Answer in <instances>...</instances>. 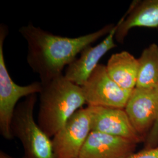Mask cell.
Masks as SVG:
<instances>
[{
  "label": "cell",
  "mask_w": 158,
  "mask_h": 158,
  "mask_svg": "<svg viewBox=\"0 0 158 158\" xmlns=\"http://www.w3.org/2000/svg\"><path fill=\"white\" fill-rule=\"evenodd\" d=\"M115 27L105 25L102 29L77 38L52 34L32 23L23 26L19 32L28 44L27 60L42 83L63 75V70L76 59L77 55L98 39L108 35Z\"/></svg>",
  "instance_id": "1"
},
{
  "label": "cell",
  "mask_w": 158,
  "mask_h": 158,
  "mask_svg": "<svg viewBox=\"0 0 158 158\" xmlns=\"http://www.w3.org/2000/svg\"><path fill=\"white\" fill-rule=\"evenodd\" d=\"M138 60L136 87H158V45L153 43L142 51Z\"/></svg>",
  "instance_id": "13"
},
{
  "label": "cell",
  "mask_w": 158,
  "mask_h": 158,
  "mask_svg": "<svg viewBox=\"0 0 158 158\" xmlns=\"http://www.w3.org/2000/svg\"><path fill=\"white\" fill-rule=\"evenodd\" d=\"M158 146V119L144 142V148Z\"/></svg>",
  "instance_id": "14"
},
{
  "label": "cell",
  "mask_w": 158,
  "mask_h": 158,
  "mask_svg": "<svg viewBox=\"0 0 158 158\" xmlns=\"http://www.w3.org/2000/svg\"><path fill=\"white\" fill-rule=\"evenodd\" d=\"M87 106L124 109L131 91L119 87L108 74L106 66L99 64L81 86Z\"/></svg>",
  "instance_id": "5"
},
{
  "label": "cell",
  "mask_w": 158,
  "mask_h": 158,
  "mask_svg": "<svg viewBox=\"0 0 158 158\" xmlns=\"http://www.w3.org/2000/svg\"><path fill=\"white\" fill-rule=\"evenodd\" d=\"M158 28V0L134 1L117 23L115 40L123 44L130 30L134 28Z\"/></svg>",
  "instance_id": "11"
},
{
  "label": "cell",
  "mask_w": 158,
  "mask_h": 158,
  "mask_svg": "<svg viewBox=\"0 0 158 158\" xmlns=\"http://www.w3.org/2000/svg\"><path fill=\"white\" fill-rule=\"evenodd\" d=\"M124 110L136 131L145 141L158 119V87H135Z\"/></svg>",
  "instance_id": "7"
},
{
  "label": "cell",
  "mask_w": 158,
  "mask_h": 158,
  "mask_svg": "<svg viewBox=\"0 0 158 158\" xmlns=\"http://www.w3.org/2000/svg\"><path fill=\"white\" fill-rule=\"evenodd\" d=\"M91 131L102 132L134 142L144 140L136 131L124 109L90 106Z\"/></svg>",
  "instance_id": "8"
},
{
  "label": "cell",
  "mask_w": 158,
  "mask_h": 158,
  "mask_svg": "<svg viewBox=\"0 0 158 158\" xmlns=\"http://www.w3.org/2000/svg\"><path fill=\"white\" fill-rule=\"evenodd\" d=\"M117 24L99 44L88 46L80 53V56L71 63L65 70L64 77L79 86H82L99 64L98 62L108 52L115 48V34Z\"/></svg>",
  "instance_id": "9"
},
{
  "label": "cell",
  "mask_w": 158,
  "mask_h": 158,
  "mask_svg": "<svg viewBox=\"0 0 158 158\" xmlns=\"http://www.w3.org/2000/svg\"><path fill=\"white\" fill-rule=\"evenodd\" d=\"M137 145L124 138L91 131L78 158H128L135 152Z\"/></svg>",
  "instance_id": "10"
},
{
  "label": "cell",
  "mask_w": 158,
  "mask_h": 158,
  "mask_svg": "<svg viewBox=\"0 0 158 158\" xmlns=\"http://www.w3.org/2000/svg\"><path fill=\"white\" fill-rule=\"evenodd\" d=\"M7 27L0 26V134L6 140L14 138L11 132V124L17 102L23 97L40 93L41 82L35 81L27 85H18L12 80L6 66L3 46L8 35Z\"/></svg>",
  "instance_id": "4"
},
{
  "label": "cell",
  "mask_w": 158,
  "mask_h": 158,
  "mask_svg": "<svg viewBox=\"0 0 158 158\" xmlns=\"http://www.w3.org/2000/svg\"><path fill=\"white\" fill-rule=\"evenodd\" d=\"M91 132L90 111L87 106L74 113L52 137L54 158H78Z\"/></svg>",
  "instance_id": "6"
},
{
  "label": "cell",
  "mask_w": 158,
  "mask_h": 158,
  "mask_svg": "<svg viewBox=\"0 0 158 158\" xmlns=\"http://www.w3.org/2000/svg\"><path fill=\"white\" fill-rule=\"evenodd\" d=\"M128 158H158V146L144 148L138 152L132 153Z\"/></svg>",
  "instance_id": "15"
},
{
  "label": "cell",
  "mask_w": 158,
  "mask_h": 158,
  "mask_svg": "<svg viewBox=\"0 0 158 158\" xmlns=\"http://www.w3.org/2000/svg\"><path fill=\"white\" fill-rule=\"evenodd\" d=\"M0 158H25L24 156H23L22 158H15V157H13L11 155H10L9 154L6 153L1 151H0Z\"/></svg>",
  "instance_id": "16"
},
{
  "label": "cell",
  "mask_w": 158,
  "mask_h": 158,
  "mask_svg": "<svg viewBox=\"0 0 158 158\" xmlns=\"http://www.w3.org/2000/svg\"><path fill=\"white\" fill-rule=\"evenodd\" d=\"M106 66L109 76L119 87L131 91L135 88L138 60L130 52L122 51L113 54Z\"/></svg>",
  "instance_id": "12"
},
{
  "label": "cell",
  "mask_w": 158,
  "mask_h": 158,
  "mask_svg": "<svg viewBox=\"0 0 158 158\" xmlns=\"http://www.w3.org/2000/svg\"><path fill=\"white\" fill-rule=\"evenodd\" d=\"M42 85L38 124L52 138L86 102L81 86L63 74Z\"/></svg>",
  "instance_id": "2"
},
{
  "label": "cell",
  "mask_w": 158,
  "mask_h": 158,
  "mask_svg": "<svg viewBox=\"0 0 158 158\" xmlns=\"http://www.w3.org/2000/svg\"><path fill=\"white\" fill-rule=\"evenodd\" d=\"M36 94L25 97L17 104L11 124L14 138L21 142L25 158H54L51 138L35 121L34 108Z\"/></svg>",
  "instance_id": "3"
}]
</instances>
